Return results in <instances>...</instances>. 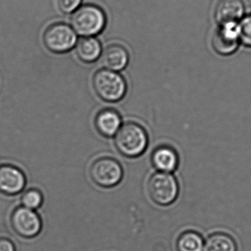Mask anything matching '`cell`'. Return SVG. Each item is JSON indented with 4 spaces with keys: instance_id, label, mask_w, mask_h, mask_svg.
<instances>
[{
    "instance_id": "1",
    "label": "cell",
    "mask_w": 251,
    "mask_h": 251,
    "mask_svg": "<svg viewBox=\"0 0 251 251\" xmlns=\"http://www.w3.org/2000/svg\"><path fill=\"white\" fill-rule=\"evenodd\" d=\"M149 143L146 130L133 122L121 126L115 135V146L126 157L135 158L144 153Z\"/></svg>"
},
{
    "instance_id": "2",
    "label": "cell",
    "mask_w": 251,
    "mask_h": 251,
    "mask_svg": "<svg viewBox=\"0 0 251 251\" xmlns=\"http://www.w3.org/2000/svg\"><path fill=\"white\" fill-rule=\"evenodd\" d=\"M92 83L97 95L107 102L121 101L126 93V82L123 76L108 69L96 72Z\"/></svg>"
},
{
    "instance_id": "3",
    "label": "cell",
    "mask_w": 251,
    "mask_h": 251,
    "mask_svg": "<svg viewBox=\"0 0 251 251\" xmlns=\"http://www.w3.org/2000/svg\"><path fill=\"white\" fill-rule=\"evenodd\" d=\"M104 12L98 6L85 4L77 9L72 17V25L79 35L89 37L102 31L105 26Z\"/></svg>"
},
{
    "instance_id": "4",
    "label": "cell",
    "mask_w": 251,
    "mask_h": 251,
    "mask_svg": "<svg viewBox=\"0 0 251 251\" xmlns=\"http://www.w3.org/2000/svg\"><path fill=\"white\" fill-rule=\"evenodd\" d=\"M148 193L152 201L159 206H168L178 197L179 187L175 177L171 174L157 172L148 181Z\"/></svg>"
},
{
    "instance_id": "5",
    "label": "cell",
    "mask_w": 251,
    "mask_h": 251,
    "mask_svg": "<svg viewBox=\"0 0 251 251\" xmlns=\"http://www.w3.org/2000/svg\"><path fill=\"white\" fill-rule=\"evenodd\" d=\"M122 165L110 157H101L93 162L90 168V176L100 187L110 188L118 185L123 178Z\"/></svg>"
},
{
    "instance_id": "6",
    "label": "cell",
    "mask_w": 251,
    "mask_h": 251,
    "mask_svg": "<svg viewBox=\"0 0 251 251\" xmlns=\"http://www.w3.org/2000/svg\"><path fill=\"white\" fill-rule=\"evenodd\" d=\"M44 42L46 47L53 52H66L76 44V35L69 25L55 23L46 29Z\"/></svg>"
},
{
    "instance_id": "7",
    "label": "cell",
    "mask_w": 251,
    "mask_h": 251,
    "mask_svg": "<svg viewBox=\"0 0 251 251\" xmlns=\"http://www.w3.org/2000/svg\"><path fill=\"white\" fill-rule=\"evenodd\" d=\"M10 222L13 231L25 238L36 237L42 229V223L38 214L24 206L15 209Z\"/></svg>"
},
{
    "instance_id": "8",
    "label": "cell",
    "mask_w": 251,
    "mask_h": 251,
    "mask_svg": "<svg viewBox=\"0 0 251 251\" xmlns=\"http://www.w3.org/2000/svg\"><path fill=\"white\" fill-rule=\"evenodd\" d=\"M239 43L237 23L219 25L212 38V47L215 51L221 55H230L235 52Z\"/></svg>"
},
{
    "instance_id": "9",
    "label": "cell",
    "mask_w": 251,
    "mask_h": 251,
    "mask_svg": "<svg viewBox=\"0 0 251 251\" xmlns=\"http://www.w3.org/2000/svg\"><path fill=\"white\" fill-rule=\"evenodd\" d=\"M245 4L243 0H218L215 7V19L218 25L237 23L243 19Z\"/></svg>"
},
{
    "instance_id": "10",
    "label": "cell",
    "mask_w": 251,
    "mask_h": 251,
    "mask_svg": "<svg viewBox=\"0 0 251 251\" xmlns=\"http://www.w3.org/2000/svg\"><path fill=\"white\" fill-rule=\"evenodd\" d=\"M25 183V175L16 167H0V191L6 194H17L23 190Z\"/></svg>"
},
{
    "instance_id": "11",
    "label": "cell",
    "mask_w": 251,
    "mask_h": 251,
    "mask_svg": "<svg viewBox=\"0 0 251 251\" xmlns=\"http://www.w3.org/2000/svg\"><path fill=\"white\" fill-rule=\"evenodd\" d=\"M151 162L159 172L171 174L178 167V153L171 146H159L152 153Z\"/></svg>"
},
{
    "instance_id": "12",
    "label": "cell",
    "mask_w": 251,
    "mask_h": 251,
    "mask_svg": "<svg viewBox=\"0 0 251 251\" xmlns=\"http://www.w3.org/2000/svg\"><path fill=\"white\" fill-rule=\"evenodd\" d=\"M101 63L108 70H123L128 62L126 50L120 44H111L106 47L101 57Z\"/></svg>"
},
{
    "instance_id": "13",
    "label": "cell",
    "mask_w": 251,
    "mask_h": 251,
    "mask_svg": "<svg viewBox=\"0 0 251 251\" xmlns=\"http://www.w3.org/2000/svg\"><path fill=\"white\" fill-rule=\"evenodd\" d=\"M95 126L98 132L104 137H113L122 126L120 115L111 109L101 110L96 116Z\"/></svg>"
},
{
    "instance_id": "14",
    "label": "cell",
    "mask_w": 251,
    "mask_h": 251,
    "mask_svg": "<svg viewBox=\"0 0 251 251\" xmlns=\"http://www.w3.org/2000/svg\"><path fill=\"white\" fill-rule=\"evenodd\" d=\"M76 52L82 61L93 63L101 55V44L97 38L85 37L76 43Z\"/></svg>"
},
{
    "instance_id": "15",
    "label": "cell",
    "mask_w": 251,
    "mask_h": 251,
    "mask_svg": "<svg viewBox=\"0 0 251 251\" xmlns=\"http://www.w3.org/2000/svg\"><path fill=\"white\" fill-rule=\"evenodd\" d=\"M235 240L229 234L215 232L211 234L204 242L203 251H237Z\"/></svg>"
},
{
    "instance_id": "16",
    "label": "cell",
    "mask_w": 251,
    "mask_h": 251,
    "mask_svg": "<svg viewBox=\"0 0 251 251\" xmlns=\"http://www.w3.org/2000/svg\"><path fill=\"white\" fill-rule=\"evenodd\" d=\"M204 240L199 233L186 231L178 236L176 241L178 251H203Z\"/></svg>"
},
{
    "instance_id": "17",
    "label": "cell",
    "mask_w": 251,
    "mask_h": 251,
    "mask_svg": "<svg viewBox=\"0 0 251 251\" xmlns=\"http://www.w3.org/2000/svg\"><path fill=\"white\" fill-rule=\"evenodd\" d=\"M240 41L246 46L251 47V14L243 17L238 24Z\"/></svg>"
},
{
    "instance_id": "18",
    "label": "cell",
    "mask_w": 251,
    "mask_h": 251,
    "mask_svg": "<svg viewBox=\"0 0 251 251\" xmlns=\"http://www.w3.org/2000/svg\"><path fill=\"white\" fill-rule=\"evenodd\" d=\"M43 203V196L41 192L37 190H30L26 192L22 198L23 206L27 209H38Z\"/></svg>"
},
{
    "instance_id": "19",
    "label": "cell",
    "mask_w": 251,
    "mask_h": 251,
    "mask_svg": "<svg viewBox=\"0 0 251 251\" xmlns=\"http://www.w3.org/2000/svg\"><path fill=\"white\" fill-rule=\"evenodd\" d=\"M57 7L63 13H69L77 8L82 0H56Z\"/></svg>"
},
{
    "instance_id": "20",
    "label": "cell",
    "mask_w": 251,
    "mask_h": 251,
    "mask_svg": "<svg viewBox=\"0 0 251 251\" xmlns=\"http://www.w3.org/2000/svg\"><path fill=\"white\" fill-rule=\"evenodd\" d=\"M0 251H16L14 245L7 238H0Z\"/></svg>"
}]
</instances>
